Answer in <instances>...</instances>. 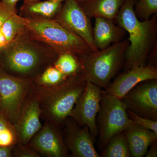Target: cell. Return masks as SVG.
Here are the masks:
<instances>
[{
  "mask_svg": "<svg viewBox=\"0 0 157 157\" xmlns=\"http://www.w3.org/2000/svg\"><path fill=\"white\" fill-rule=\"evenodd\" d=\"M86 82L81 74H75L52 86L35 84L33 91L42 111L41 118L59 128L63 126L84 90Z\"/></svg>",
  "mask_w": 157,
  "mask_h": 157,
  "instance_id": "obj_2",
  "label": "cell"
},
{
  "mask_svg": "<svg viewBox=\"0 0 157 157\" xmlns=\"http://www.w3.org/2000/svg\"><path fill=\"white\" fill-rule=\"evenodd\" d=\"M27 1H28L29 2H35V1H36V0H27Z\"/></svg>",
  "mask_w": 157,
  "mask_h": 157,
  "instance_id": "obj_31",
  "label": "cell"
},
{
  "mask_svg": "<svg viewBox=\"0 0 157 157\" xmlns=\"http://www.w3.org/2000/svg\"><path fill=\"white\" fill-rule=\"evenodd\" d=\"M28 144L41 155L47 157H66L68 151L59 128L45 121L41 129Z\"/></svg>",
  "mask_w": 157,
  "mask_h": 157,
  "instance_id": "obj_11",
  "label": "cell"
},
{
  "mask_svg": "<svg viewBox=\"0 0 157 157\" xmlns=\"http://www.w3.org/2000/svg\"><path fill=\"white\" fill-rule=\"evenodd\" d=\"M151 147L148 152H147L146 157H157V140L151 144Z\"/></svg>",
  "mask_w": 157,
  "mask_h": 157,
  "instance_id": "obj_28",
  "label": "cell"
},
{
  "mask_svg": "<svg viewBox=\"0 0 157 157\" xmlns=\"http://www.w3.org/2000/svg\"><path fill=\"white\" fill-rule=\"evenodd\" d=\"M96 124L99 135L98 145L104 148L114 135L135 123L129 117L121 100L102 91Z\"/></svg>",
  "mask_w": 157,
  "mask_h": 157,
  "instance_id": "obj_5",
  "label": "cell"
},
{
  "mask_svg": "<svg viewBox=\"0 0 157 157\" xmlns=\"http://www.w3.org/2000/svg\"><path fill=\"white\" fill-rule=\"evenodd\" d=\"M55 1H58V2H63L64 0H55Z\"/></svg>",
  "mask_w": 157,
  "mask_h": 157,
  "instance_id": "obj_32",
  "label": "cell"
},
{
  "mask_svg": "<svg viewBox=\"0 0 157 157\" xmlns=\"http://www.w3.org/2000/svg\"><path fill=\"white\" fill-rule=\"evenodd\" d=\"M40 61V58L36 51L26 45H19L7 52L4 65L11 72L26 76L36 70Z\"/></svg>",
  "mask_w": 157,
  "mask_h": 157,
  "instance_id": "obj_14",
  "label": "cell"
},
{
  "mask_svg": "<svg viewBox=\"0 0 157 157\" xmlns=\"http://www.w3.org/2000/svg\"><path fill=\"white\" fill-rule=\"evenodd\" d=\"M17 142V133L14 125L0 114V147H13Z\"/></svg>",
  "mask_w": 157,
  "mask_h": 157,
  "instance_id": "obj_20",
  "label": "cell"
},
{
  "mask_svg": "<svg viewBox=\"0 0 157 157\" xmlns=\"http://www.w3.org/2000/svg\"><path fill=\"white\" fill-rule=\"evenodd\" d=\"M23 25L22 18L14 10L0 2V52L14 40Z\"/></svg>",
  "mask_w": 157,
  "mask_h": 157,
  "instance_id": "obj_17",
  "label": "cell"
},
{
  "mask_svg": "<svg viewBox=\"0 0 157 157\" xmlns=\"http://www.w3.org/2000/svg\"><path fill=\"white\" fill-rule=\"evenodd\" d=\"M54 67L68 76L76 74L80 69L79 62L74 55L67 53L60 55Z\"/></svg>",
  "mask_w": 157,
  "mask_h": 157,
  "instance_id": "obj_21",
  "label": "cell"
},
{
  "mask_svg": "<svg viewBox=\"0 0 157 157\" xmlns=\"http://www.w3.org/2000/svg\"><path fill=\"white\" fill-rule=\"evenodd\" d=\"M12 153L14 157H42L28 144H23L18 142L12 147Z\"/></svg>",
  "mask_w": 157,
  "mask_h": 157,
  "instance_id": "obj_25",
  "label": "cell"
},
{
  "mask_svg": "<svg viewBox=\"0 0 157 157\" xmlns=\"http://www.w3.org/2000/svg\"><path fill=\"white\" fill-rule=\"evenodd\" d=\"M124 0H86L79 4L90 18L101 17L114 21Z\"/></svg>",
  "mask_w": 157,
  "mask_h": 157,
  "instance_id": "obj_18",
  "label": "cell"
},
{
  "mask_svg": "<svg viewBox=\"0 0 157 157\" xmlns=\"http://www.w3.org/2000/svg\"><path fill=\"white\" fill-rule=\"evenodd\" d=\"M0 147V157H12V147Z\"/></svg>",
  "mask_w": 157,
  "mask_h": 157,
  "instance_id": "obj_27",
  "label": "cell"
},
{
  "mask_svg": "<svg viewBox=\"0 0 157 157\" xmlns=\"http://www.w3.org/2000/svg\"><path fill=\"white\" fill-rule=\"evenodd\" d=\"M126 33L123 28L116 25L114 21L104 17L95 18L94 26L93 29V39L98 50L122 41Z\"/></svg>",
  "mask_w": 157,
  "mask_h": 157,
  "instance_id": "obj_15",
  "label": "cell"
},
{
  "mask_svg": "<svg viewBox=\"0 0 157 157\" xmlns=\"http://www.w3.org/2000/svg\"><path fill=\"white\" fill-rule=\"evenodd\" d=\"M64 127V140L68 151L73 157H100L96 150L94 139L87 126L79 125L72 118L66 119Z\"/></svg>",
  "mask_w": 157,
  "mask_h": 157,
  "instance_id": "obj_10",
  "label": "cell"
},
{
  "mask_svg": "<svg viewBox=\"0 0 157 157\" xmlns=\"http://www.w3.org/2000/svg\"><path fill=\"white\" fill-rule=\"evenodd\" d=\"M127 112L129 117L134 123L157 133V121L142 117L128 109H127Z\"/></svg>",
  "mask_w": 157,
  "mask_h": 157,
  "instance_id": "obj_26",
  "label": "cell"
},
{
  "mask_svg": "<svg viewBox=\"0 0 157 157\" xmlns=\"http://www.w3.org/2000/svg\"><path fill=\"white\" fill-rule=\"evenodd\" d=\"M100 155L103 157H131L124 132H120L112 137Z\"/></svg>",
  "mask_w": 157,
  "mask_h": 157,
  "instance_id": "obj_19",
  "label": "cell"
},
{
  "mask_svg": "<svg viewBox=\"0 0 157 157\" xmlns=\"http://www.w3.org/2000/svg\"><path fill=\"white\" fill-rule=\"evenodd\" d=\"M136 17L140 21L148 20L157 12V0H137L134 8Z\"/></svg>",
  "mask_w": 157,
  "mask_h": 157,
  "instance_id": "obj_23",
  "label": "cell"
},
{
  "mask_svg": "<svg viewBox=\"0 0 157 157\" xmlns=\"http://www.w3.org/2000/svg\"><path fill=\"white\" fill-rule=\"evenodd\" d=\"M35 85L32 78L13 76L0 68V114L12 124Z\"/></svg>",
  "mask_w": 157,
  "mask_h": 157,
  "instance_id": "obj_6",
  "label": "cell"
},
{
  "mask_svg": "<svg viewBox=\"0 0 157 157\" xmlns=\"http://www.w3.org/2000/svg\"><path fill=\"white\" fill-rule=\"evenodd\" d=\"M151 79H157L156 67L152 65L135 67L119 75L103 92L121 100L137 84Z\"/></svg>",
  "mask_w": 157,
  "mask_h": 157,
  "instance_id": "obj_13",
  "label": "cell"
},
{
  "mask_svg": "<svg viewBox=\"0 0 157 157\" xmlns=\"http://www.w3.org/2000/svg\"><path fill=\"white\" fill-rule=\"evenodd\" d=\"M24 25L39 37L49 42L61 54H87L93 52L81 37L59 22L42 19H23Z\"/></svg>",
  "mask_w": 157,
  "mask_h": 157,
  "instance_id": "obj_4",
  "label": "cell"
},
{
  "mask_svg": "<svg viewBox=\"0 0 157 157\" xmlns=\"http://www.w3.org/2000/svg\"><path fill=\"white\" fill-rule=\"evenodd\" d=\"M102 91L101 88L87 81L84 90L69 116L79 125L87 126L94 139L98 135L96 119L100 109Z\"/></svg>",
  "mask_w": 157,
  "mask_h": 157,
  "instance_id": "obj_8",
  "label": "cell"
},
{
  "mask_svg": "<svg viewBox=\"0 0 157 157\" xmlns=\"http://www.w3.org/2000/svg\"><path fill=\"white\" fill-rule=\"evenodd\" d=\"M19 0H1L3 4L9 7L10 9L14 10L15 6Z\"/></svg>",
  "mask_w": 157,
  "mask_h": 157,
  "instance_id": "obj_29",
  "label": "cell"
},
{
  "mask_svg": "<svg viewBox=\"0 0 157 157\" xmlns=\"http://www.w3.org/2000/svg\"><path fill=\"white\" fill-rule=\"evenodd\" d=\"M124 132L128 143L131 157H143L146 155L149 146L157 139V133L135 124Z\"/></svg>",
  "mask_w": 157,
  "mask_h": 157,
  "instance_id": "obj_16",
  "label": "cell"
},
{
  "mask_svg": "<svg viewBox=\"0 0 157 157\" xmlns=\"http://www.w3.org/2000/svg\"><path fill=\"white\" fill-rule=\"evenodd\" d=\"M68 77L55 67H50L47 68L34 82L36 85L52 86L63 82Z\"/></svg>",
  "mask_w": 157,
  "mask_h": 157,
  "instance_id": "obj_22",
  "label": "cell"
},
{
  "mask_svg": "<svg viewBox=\"0 0 157 157\" xmlns=\"http://www.w3.org/2000/svg\"><path fill=\"white\" fill-rule=\"evenodd\" d=\"M137 1L124 0L114 20L118 25L129 34V45L124 57L127 70L145 66L156 36V14L148 20L140 21L134 12V6Z\"/></svg>",
  "mask_w": 157,
  "mask_h": 157,
  "instance_id": "obj_1",
  "label": "cell"
},
{
  "mask_svg": "<svg viewBox=\"0 0 157 157\" xmlns=\"http://www.w3.org/2000/svg\"><path fill=\"white\" fill-rule=\"evenodd\" d=\"M61 5V2L55 0H48L40 2L33 3L29 7V10L33 13L51 17L55 14Z\"/></svg>",
  "mask_w": 157,
  "mask_h": 157,
  "instance_id": "obj_24",
  "label": "cell"
},
{
  "mask_svg": "<svg viewBox=\"0 0 157 157\" xmlns=\"http://www.w3.org/2000/svg\"><path fill=\"white\" fill-rule=\"evenodd\" d=\"M121 100L128 110L142 117L157 121V79L138 83Z\"/></svg>",
  "mask_w": 157,
  "mask_h": 157,
  "instance_id": "obj_7",
  "label": "cell"
},
{
  "mask_svg": "<svg viewBox=\"0 0 157 157\" xmlns=\"http://www.w3.org/2000/svg\"><path fill=\"white\" fill-rule=\"evenodd\" d=\"M76 1H77V2H78V4H80L82 3L83 2L86 1V0H76Z\"/></svg>",
  "mask_w": 157,
  "mask_h": 157,
  "instance_id": "obj_30",
  "label": "cell"
},
{
  "mask_svg": "<svg viewBox=\"0 0 157 157\" xmlns=\"http://www.w3.org/2000/svg\"><path fill=\"white\" fill-rule=\"evenodd\" d=\"M58 20L62 25L83 39L93 52L98 51L93 39L90 18L76 0H65Z\"/></svg>",
  "mask_w": 157,
  "mask_h": 157,
  "instance_id": "obj_9",
  "label": "cell"
},
{
  "mask_svg": "<svg viewBox=\"0 0 157 157\" xmlns=\"http://www.w3.org/2000/svg\"><path fill=\"white\" fill-rule=\"evenodd\" d=\"M33 88L23 104L17 122L14 125L17 142L23 144H28L31 139L42 126L40 120L42 111Z\"/></svg>",
  "mask_w": 157,
  "mask_h": 157,
  "instance_id": "obj_12",
  "label": "cell"
},
{
  "mask_svg": "<svg viewBox=\"0 0 157 157\" xmlns=\"http://www.w3.org/2000/svg\"><path fill=\"white\" fill-rule=\"evenodd\" d=\"M129 45L128 39L113 44L96 52L82 56L81 74L86 80L106 89L120 70Z\"/></svg>",
  "mask_w": 157,
  "mask_h": 157,
  "instance_id": "obj_3",
  "label": "cell"
}]
</instances>
